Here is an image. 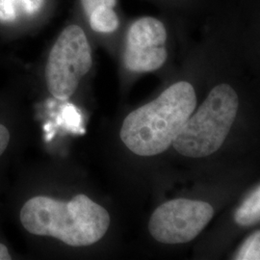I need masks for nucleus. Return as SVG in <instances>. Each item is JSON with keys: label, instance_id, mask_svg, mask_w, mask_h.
I'll return each mask as SVG.
<instances>
[{"label": "nucleus", "instance_id": "nucleus-10", "mask_svg": "<svg viewBox=\"0 0 260 260\" xmlns=\"http://www.w3.org/2000/svg\"><path fill=\"white\" fill-rule=\"evenodd\" d=\"M259 232L253 233L243 244L235 259H259Z\"/></svg>", "mask_w": 260, "mask_h": 260}, {"label": "nucleus", "instance_id": "nucleus-3", "mask_svg": "<svg viewBox=\"0 0 260 260\" xmlns=\"http://www.w3.org/2000/svg\"><path fill=\"white\" fill-rule=\"evenodd\" d=\"M239 99L229 84L214 87L200 108L173 142L180 154L191 158L209 156L222 147L232 129Z\"/></svg>", "mask_w": 260, "mask_h": 260}, {"label": "nucleus", "instance_id": "nucleus-7", "mask_svg": "<svg viewBox=\"0 0 260 260\" xmlns=\"http://www.w3.org/2000/svg\"><path fill=\"white\" fill-rule=\"evenodd\" d=\"M45 0H0V21L14 22L30 18L42 9Z\"/></svg>", "mask_w": 260, "mask_h": 260}, {"label": "nucleus", "instance_id": "nucleus-1", "mask_svg": "<svg viewBox=\"0 0 260 260\" xmlns=\"http://www.w3.org/2000/svg\"><path fill=\"white\" fill-rule=\"evenodd\" d=\"M20 222L31 234L52 236L72 247H87L107 233L110 216L104 207L83 194L70 202L38 196L22 206Z\"/></svg>", "mask_w": 260, "mask_h": 260}, {"label": "nucleus", "instance_id": "nucleus-11", "mask_svg": "<svg viewBox=\"0 0 260 260\" xmlns=\"http://www.w3.org/2000/svg\"><path fill=\"white\" fill-rule=\"evenodd\" d=\"M63 119L66 121V124L69 128L74 129L77 127L80 121V116L76 111V108L73 105H67L63 111Z\"/></svg>", "mask_w": 260, "mask_h": 260}, {"label": "nucleus", "instance_id": "nucleus-6", "mask_svg": "<svg viewBox=\"0 0 260 260\" xmlns=\"http://www.w3.org/2000/svg\"><path fill=\"white\" fill-rule=\"evenodd\" d=\"M167 31L154 18L136 20L127 32L123 55L125 68L133 73H149L160 69L167 60Z\"/></svg>", "mask_w": 260, "mask_h": 260}, {"label": "nucleus", "instance_id": "nucleus-14", "mask_svg": "<svg viewBox=\"0 0 260 260\" xmlns=\"http://www.w3.org/2000/svg\"><path fill=\"white\" fill-rule=\"evenodd\" d=\"M12 259L11 255H10L8 249L5 245L0 243V260H10Z\"/></svg>", "mask_w": 260, "mask_h": 260}, {"label": "nucleus", "instance_id": "nucleus-5", "mask_svg": "<svg viewBox=\"0 0 260 260\" xmlns=\"http://www.w3.org/2000/svg\"><path fill=\"white\" fill-rule=\"evenodd\" d=\"M213 215V207L208 203L187 199L172 200L152 213L149 233L163 244H183L194 240Z\"/></svg>", "mask_w": 260, "mask_h": 260}, {"label": "nucleus", "instance_id": "nucleus-13", "mask_svg": "<svg viewBox=\"0 0 260 260\" xmlns=\"http://www.w3.org/2000/svg\"><path fill=\"white\" fill-rule=\"evenodd\" d=\"M9 131L3 124H0V156L7 149L9 145Z\"/></svg>", "mask_w": 260, "mask_h": 260}, {"label": "nucleus", "instance_id": "nucleus-9", "mask_svg": "<svg viewBox=\"0 0 260 260\" xmlns=\"http://www.w3.org/2000/svg\"><path fill=\"white\" fill-rule=\"evenodd\" d=\"M88 18L91 28L100 33H112L119 27V19L116 12L105 5L96 7Z\"/></svg>", "mask_w": 260, "mask_h": 260}, {"label": "nucleus", "instance_id": "nucleus-4", "mask_svg": "<svg viewBox=\"0 0 260 260\" xmlns=\"http://www.w3.org/2000/svg\"><path fill=\"white\" fill-rule=\"evenodd\" d=\"M93 65L92 49L83 29L69 25L51 48L46 67L47 89L55 99L67 101Z\"/></svg>", "mask_w": 260, "mask_h": 260}, {"label": "nucleus", "instance_id": "nucleus-2", "mask_svg": "<svg viewBox=\"0 0 260 260\" xmlns=\"http://www.w3.org/2000/svg\"><path fill=\"white\" fill-rule=\"evenodd\" d=\"M194 87L186 81L173 84L158 96L124 119L122 143L140 156H153L167 150L194 113Z\"/></svg>", "mask_w": 260, "mask_h": 260}, {"label": "nucleus", "instance_id": "nucleus-12", "mask_svg": "<svg viewBox=\"0 0 260 260\" xmlns=\"http://www.w3.org/2000/svg\"><path fill=\"white\" fill-rule=\"evenodd\" d=\"M116 3H117V0H81L84 11L88 17L93 10L99 6L105 5V6L114 8Z\"/></svg>", "mask_w": 260, "mask_h": 260}, {"label": "nucleus", "instance_id": "nucleus-8", "mask_svg": "<svg viewBox=\"0 0 260 260\" xmlns=\"http://www.w3.org/2000/svg\"><path fill=\"white\" fill-rule=\"evenodd\" d=\"M260 219V188L256 189L249 196L241 206L234 214V221L240 225H252L258 223Z\"/></svg>", "mask_w": 260, "mask_h": 260}]
</instances>
